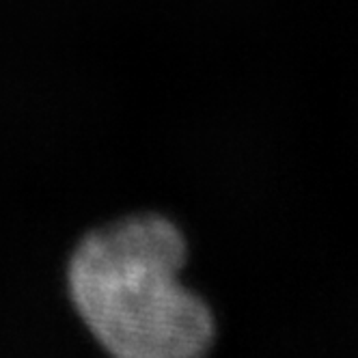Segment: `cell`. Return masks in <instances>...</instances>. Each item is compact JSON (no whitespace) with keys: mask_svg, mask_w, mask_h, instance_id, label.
<instances>
[{"mask_svg":"<svg viewBox=\"0 0 358 358\" xmlns=\"http://www.w3.org/2000/svg\"><path fill=\"white\" fill-rule=\"evenodd\" d=\"M186 242L162 216L101 227L76 248L69 289L97 341L123 358H190L212 345L208 304L179 283Z\"/></svg>","mask_w":358,"mask_h":358,"instance_id":"cell-1","label":"cell"}]
</instances>
